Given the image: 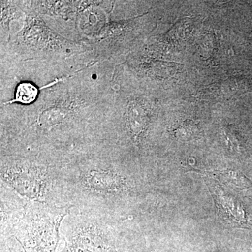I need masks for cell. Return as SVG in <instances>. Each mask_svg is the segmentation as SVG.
I'll list each match as a JSON object with an SVG mask.
<instances>
[{"instance_id": "cell-1", "label": "cell", "mask_w": 252, "mask_h": 252, "mask_svg": "<svg viewBox=\"0 0 252 252\" xmlns=\"http://www.w3.org/2000/svg\"><path fill=\"white\" fill-rule=\"evenodd\" d=\"M213 192L217 206L220 208L221 213H223L224 218L226 220L230 219L236 221L241 220L243 217L242 212L233 197L218 185L214 186Z\"/></svg>"}, {"instance_id": "cell-2", "label": "cell", "mask_w": 252, "mask_h": 252, "mask_svg": "<svg viewBox=\"0 0 252 252\" xmlns=\"http://www.w3.org/2000/svg\"><path fill=\"white\" fill-rule=\"evenodd\" d=\"M38 94L37 89L30 83H22L17 86L16 99L14 102L23 104H31L35 100Z\"/></svg>"}]
</instances>
